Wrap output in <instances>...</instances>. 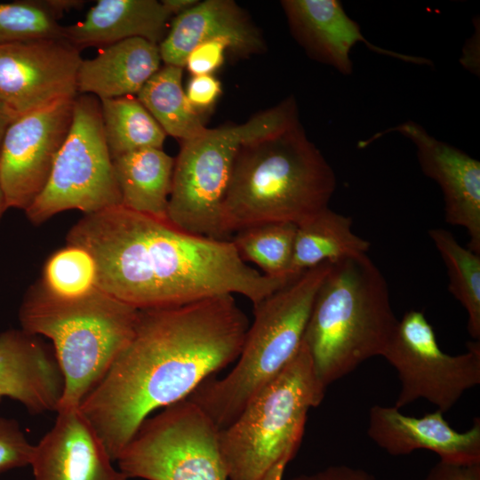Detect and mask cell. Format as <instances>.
Wrapping results in <instances>:
<instances>
[{"instance_id":"cell-1","label":"cell","mask_w":480,"mask_h":480,"mask_svg":"<svg viewBox=\"0 0 480 480\" xmlns=\"http://www.w3.org/2000/svg\"><path fill=\"white\" fill-rule=\"evenodd\" d=\"M249 325L232 294L139 309L132 339L79 406L111 459L153 412L234 363Z\"/></svg>"},{"instance_id":"cell-2","label":"cell","mask_w":480,"mask_h":480,"mask_svg":"<svg viewBox=\"0 0 480 480\" xmlns=\"http://www.w3.org/2000/svg\"><path fill=\"white\" fill-rule=\"evenodd\" d=\"M67 243L91 254L98 289L137 309L223 294L243 295L255 306L292 280L251 268L231 240L193 235L121 204L84 214Z\"/></svg>"},{"instance_id":"cell-3","label":"cell","mask_w":480,"mask_h":480,"mask_svg":"<svg viewBox=\"0 0 480 480\" xmlns=\"http://www.w3.org/2000/svg\"><path fill=\"white\" fill-rule=\"evenodd\" d=\"M336 183L333 169L300 122L246 141L224 201L226 229L231 235L264 223L299 225L329 207Z\"/></svg>"},{"instance_id":"cell-4","label":"cell","mask_w":480,"mask_h":480,"mask_svg":"<svg viewBox=\"0 0 480 480\" xmlns=\"http://www.w3.org/2000/svg\"><path fill=\"white\" fill-rule=\"evenodd\" d=\"M397 323L386 279L367 254L331 263L303 338L323 387L381 356Z\"/></svg>"},{"instance_id":"cell-5","label":"cell","mask_w":480,"mask_h":480,"mask_svg":"<svg viewBox=\"0 0 480 480\" xmlns=\"http://www.w3.org/2000/svg\"><path fill=\"white\" fill-rule=\"evenodd\" d=\"M138 315L96 286L70 299L52 293L42 282L28 290L19 320L22 331L52 342L64 379L58 410L80 406L132 339Z\"/></svg>"},{"instance_id":"cell-6","label":"cell","mask_w":480,"mask_h":480,"mask_svg":"<svg viewBox=\"0 0 480 480\" xmlns=\"http://www.w3.org/2000/svg\"><path fill=\"white\" fill-rule=\"evenodd\" d=\"M331 263L310 268L253 306L254 319L233 369L209 378L187 399L220 430L294 358L304 338L311 308Z\"/></svg>"},{"instance_id":"cell-7","label":"cell","mask_w":480,"mask_h":480,"mask_svg":"<svg viewBox=\"0 0 480 480\" xmlns=\"http://www.w3.org/2000/svg\"><path fill=\"white\" fill-rule=\"evenodd\" d=\"M318 380L304 341L288 365L218 431L228 480H263L279 463L296 455L308 411L322 403Z\"/></svg>"},{"instance_id":"cell-8","label":"cell","mask_w":480,"mask_h":480,"mask_svg":"<svg viewBox=\"0 0 480 480\" xmlns=\"http://www.w3.org/2000/svg\"><path fill=\"white\" fill-rule=\"evenodd\" d=\"M297 122V104L289 97L244 123L207 129L202 135L182 141L174 159L169 222L193 235L229 240L223 205L240 147Z\"/></svg>"},{"instance_id":"cell-9","label":"cell","mask_w":480,"mask_h":480,"mask_svg":"<svg viewBox=\"0 0 480 480\" xmlns=\"http://www.w3.org/2000/svg\"><path fill=\"white\" fill-rule=\"evenodd\" d=\"M121 204L100 100L76 97L72 124L40 194L24 211L35 225L68 210L94 213Z\"/></svg>"},{"instance_id":"cell-10","label":"cell","mask_w":480,"mask_h":480,"mask_svg":"<svg viewBox=\"0 0 480 480\" xmlns=\"http://www.w3.org/2000/svg\"><path fill=\"white\" fill-rule=\"evenodd\" d=\"M218 431L186 398L141 423L118 455V468L144 480H228Z\"/></svg>"},{"instance_id":"cell-11","label":"cell","mask_w":480,"mask_h":480,"mask_svg":"<svg viewBox=\"0 0 480 480\" xmlns=\"http://www.w3.org/2000/svg\"><path fill=\"white\" fill-rule=\"evenodd\" d=\"M381 356L395 368L401 383L394 405L398 410L425 399L444 413L480 384L479 340L469 342L465 353L446 354L419 310L412 309L398 320Z\"/></svg>"},{"instance_id":"cell-12","label":"cell","mask_w":480,"mask_h":480,"mask_svg":"<svg viewBox=\"0 0 480 480\" xmlns=\"http://www.w3.org/2000/svg\"><path fill=\"white\" fill-rule=\"evenodd\" d=\"M76 98L19 116L0 147V184L8 208L25 211L40 194L72 124Z\"/></svg>"},{"instance_id":"cell-13","label":"cell","mask_w":480,"mask_h":480,"mask_svg":"<svg viewBox=\"0 0 480 480\" xmlns=\"http://www.w3.org/2000/svg\"><path fill=\"white\" fill-rule=\"evenodd\" d=\"M81 60L63 38L0 44V103L20 116L76 98Z\"/></svg>"},{"instance_id":"cell-14","label":"cell","mask_w":480,"mask_h":480,"mask_svg":"<svg viewBox=\"0 0 480 480\" xmlns=\"http://www.w3.org/2000/svg\"><path fill=\"white\" fill-rule=\"evenodd\" d=\"M397 132L411 140L420 168L440 187L447 223L465 228L468 248L480 254V162L460 149L432 137L420 124L407 121L359 143L364 148L374 140Z\"/></svg>"},{"instance_id":"cell-15","label":"cell","mask_w":480,"mask_h":480,"mask_svg":"<svg viewBox=\"0 0 480 480\" xmlns=\"http://www.w3.org/2000/svg\"><path fill=\"white\" fill-rule=\"evenodd\" d=\"M52 428L34 447L35 480H127L79 407L60 409Z\"/></svg>"},{"instance_id":"cell-16","label":"cell","mask_w":480,"mask_h":480,"mask_svg":"<svg viewBox=\"0 0 480 480\" xmlns=\"http://www.w3.org/2000/svg\"><path fill=\"white\" fill-rule=\"evenodd\" d=\"M367 435L392 456L428 450L437 454L442 461L480 463L479 418H475L469 429L459 432L438 410L422 417H412L395 406L376 404L369 412Z\"/></svg>"},{"instance_id":"cell-17","label":"cell","mask_w":480,"mask_h":480,"mask_svg":"<svg viewBox=\"0 0 480 480\" xmlns=\"http://www.w3.org/2000/svg\"><path fill=\"white\" fill-rule=\"evenodd\" d=\"M282 6L293 35L307 52L343 75L352 73L350 52L358 43H364L377 53L405 62L431 64L427 59L395 52L370 43L338 0H284Z\"/></svg>"},{"instance_id":"cell-18","label":"cell","mask_w":480,"mask_h":480,"mask_svg":"<svg viewBox=\"0 0 480 480\" xmlns=\"http://www.w3.org/2000/svg\"><path fill=\"white\" fill-rule=\"evenodd\" d=\"M63 390L53 349L21 329L0 333V402L12 398L31 414L57 412Z\"/></svg>"},{"instance_id":"cell-19","label":"cell","mask_w":480,"mask_h":480,"mask_svg":"<svg viewBox=\"0 0 480 480\" xmlns=\"http://www.w3.org/2000/svg\"><path fill=\"white\" fill-rule=\"evenodd\" d=\"M222 40L240 55L259 52L264 42L259 29L234 1L205 0L175 16L159 44L164 65L184 68L188 53L198 44Z\"/></svg>"},{"instance_id":"cell-20","label":"cell","mask_w":480,"mask_h":480,"mask_svg":"<svg viewBox=\"0 0 480 480\" xmlns=\"http://www.w3.org/2000/svg\"><path fill=\"white\" fill-rule=\"evenodd\" d=\"M172 17L156 0H99L83 21L62 27V38L79 51L135 37L159 45Z\"/></svg>"},{"instance_id":"cell-21","label":"cell","mask_w":480,"mask_h":480,"mask_svg":"<svg viewBox=\"0 0 480 480\" xmlns=\"http://www.w3.org/2000/svg\"><path fill=\"white\" fill-rule=\"evenodd\" d=\"M158 44L135 37L100 50L92 59L82 60L77 71V92L100 100L137 95L160 68Z\"/></svg>"},{"instance_id":"cell-22","label":"cell","mask_w":480,"mask_h":480,"mask_svg":"<svg viewBox=\"0 0 480 480\" xmlns=\"http://www.w3.org/2000/svg\"><path fill=\"white\" fill-rule=\"evenodd\" d=\"M112 160L121 205L136 212L168 220L174 159L162 148H148Z\"/></svg>"},{"instance_id":"cell-23","label":"cell","mask_w":480,"mask_h":480,"mask_svg":"<svg viewBox=\"0 0 480 480\" xmlns=\"http://www.w3.org/2000/svg\"><path fill=\"white\" fill-rule=\"evenodd\" d=\"M370 243L352 229V219L329 207L297 225L288 275L296 278L322 263L367 254Z\"/></svg>"},{"instance_id":"cell-24","label":"cell","mask_w":480,"mask_h":480,"mask_svg":"<svg viewBox=\"0 0 480 480\" xmlns=\"http://www.w3.org/2000/svg\"><path fill=\"white\" fill-rule=\"evenodd\" d=\"M182 71L183 68L164 65L136 96L165 134L181 142L198 137L208 129L188 100L182 87Z\"/></svg>"},{"instance_id":"cell-25","label":"cell","mask_w":480,"mask_h":480,"mask_svg":"<svg viewBox=\"0 0 480 480\" xmlns=\"http://www.w3.org/2000/svg\"><path fill=\"white\" fill-rule=\"evenodd\" d=\"M112 159L142 148H162L166 134L134 95L100 100Z\"/></svg>"},{"instance_id":"cell-26","label":"cell","mask_w":480,"mask_h":480,"mask_svg":"<svg viewBox=\"0 0 480 480\" xmlns=\"http://www.w3.org/2000/svg\"><path fill=\"white\" fill-rule=\"evenodd\" d=\"M447 270L448 290L468 315V332L480 339V254L462 246L444 228L428 231Z\"/></svg>"},{"instance_id":"cell-27","label":"cell","mask_w":480,"mask_h":480,"mask_svg":"<svg viewBox=\"0 0 480 480\" xmlns=\"http://www.w3.org/2000/svg\"><path fill=\"white\" fill-rule=\"evenodd\" d=\"M297 225L289 222L259 224L240 229L231 240L241 259L258 266L263 275L291 278L288 275Z\"/></svg>"},{"instance_id":"cell-28","label":"cell","mask_w":480,"mask_h":480,"mask_svg":"<svg viewBox=\"0 0 480 480\" xmlns=\"http://www.w3.org/2000/svg\"><path fill=\"white\" fill-rule=\"evenodd\" d=\"M42 283L59 297H80L95 287V262L84 249L68 244L47 260Z\"/></svg>"},{"instance_id":"cell-29","label":"cell","mask_w":480,"mask_h":480,"mask_svg":"<svg viewBox=\"0 0 480 480\" xmlns=\"http://www.w3.org/2000/svg\"><path fill=\"white\" fill-rule=\"evenodd\" d=\"M58 18L37 0L0 4V44L40 39L62 38Z\"/></svg>"},{"instance_id":"cell-30","label":"cell","mask_w":480,"mask_h":480,"mask_svg":"<svg viewBox=\"0 0 480 480\" xmlns=\"http://www.w3.org/2000/svg\"><path fill=\"white\" fill-rule=\"evenodd\" d=\"M34 447L15 420L0 418V475L30 466Z\"/></svg>"},{"instance_id":"cell-31","label":"cell","mask_w":480,"mask_h":480,"mask_svg":"<svg viewBox=\"0 0 480 480\" xmlns=\"http://www.w3.org/2000/svg\"><path fill=\"white\" fill-rule=\"evenodd\" d=\"M227 42L212 40L196 45L188 55L184 68L193 76L212 75L224 60Z\"/></svg>"},{"instance_id":"cell-32","label":"cell","mask_w":480,"mask_h":480,"mask_svg":"<svg viewBox=\"0 0 480 480\" xmlns=\"http://www.w3.org/2000/svg\"><path fill=\"white\" fill-rule=\"evenodd\" d=\"M185 92L190 105L199 113L210 108L216 102L220 95L221 86L212 75L193 76Z\"/></svg>"},{"instance_id":"cell-33","label":"cell","mask_w":480,"mask_h":480,"mask_svg":"<svg viewBox=\"0 0 480 480\" xmlns=\"http://www.w3.org/2000/svg\"><path fill=\"white\" fill-rule=\"evenodd\" d=\"M424 480H480V463L459 464L439 460Z\"/></svg>"},{"instance_id":"cell-34","label":"cell","mask_w":480,"mask_h":480,"mask_svg":"<svg viewBox=\"0 0 480 480\" xmlns=\"http://www.w3.org/2000/svg\"><path fill=\"white\" fill-rule=\"evenodd\" d=\"M290 480H376V478L362 468L336 465L312 474L299 475Z\"/></svg>"},{"instance_id":"cell-35","label":"cell","mask_w":480,"mask_h":480,"mask_svg":"<svg viewBox=\"0 0 480 480\" xmlns=\"http://www.w3.org/2000/svg\"><path fill=\"white\" fill-rule=\"evenodd\" d=\"M37 2L58 19L64 12L80 8L84 4L81 0H37Z\"/></svg>"},{"instance_id":"cell-36","label":"cell","mask_w":480,"mask_h":480,"mask_svg":"<svg viewBox=\"0 0 480 480\" xmlns=\"http://www.w3.org/2000/svg\"><path fill=\"white\" fill-rule=\"evenodd\" d=\"M162 4L165 10L172 15H180L184 12L188 11L194 5H196L198 1L196 0H163L161 1Z\"/></svg>"},{"instance_id":"cell-37","label":"cell","mask_w":480,"mask_h":480,"mask_svg":"<svg viewBox=\"0 0 480 480\" xmlns=\"http://www.w3.org/2000/svg\"><path fill=\"white\" fill-rule=\"evenodd\" d=\"M19 116L3 103H0V147L8 126Z\"/></svg>"},{"instance_id":"cell-38","label":"cell","mask_w":480,"mask_h":480,"mask_svg":"<svg viewBox=\"0 0 480 480\" xmlns=\"http://www.w3.org/2000/svg\"><path fill=\"white\" fill-rule=\"evenodd\" d=\"M288 463L282 462L276 465L263 480H282L284 469Z\"/></svg>"},{"instance_id":"cell-39","label":"cell","mask_w":480,"mask_h":480,"mask_svg":"<svg viewBox=\"0 0 480 480\" xmlns=\"http://www.w3.org/2000/svg\"><path fill=\"white\" fill-rule=\"evenodd\" d=\"M7 209H8V206L6 204L5 196L0 184V220Z\"/></svg>"}]
</instances>
